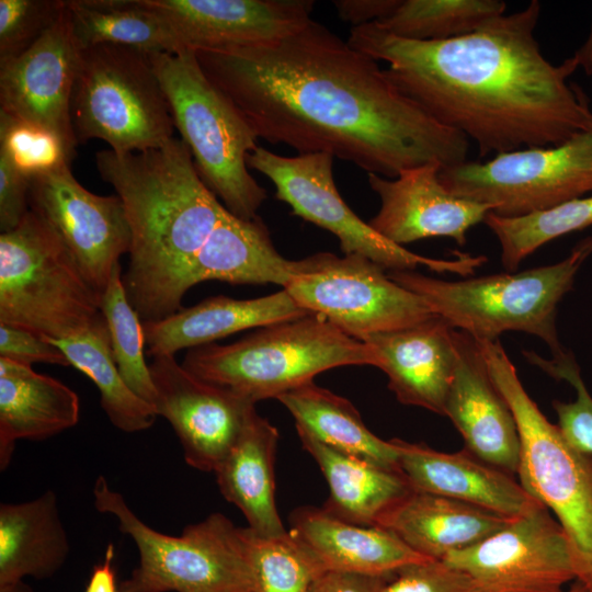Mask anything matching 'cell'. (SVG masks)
Here are the masks:
<instances>
[{"label":"cell","instance_id":"obj_7","mask_svg":"<svg viewBox=\"0 0 592 592\" xmlns=\"http://www.w3.org/2000/svg\"><path fill=\"white\" fill-rule=\"evenodd\" d=\"M477 342L517 425L519 481L556 516L569 543L576 580L592 592V456L573 447L543 414L499 340Z\"/></svg>","mask_w":592,"mask_h":592},{"label":"cell","instance_id":"obj_28","mask_svg":"<svg viewBox=\"0 0 592 592\" xmlns=\"http://www.w3.org/2000/svg\"><path fill=\"white\" fill-rule=\"evenodd\" d=\"M278 437L277 429L254 409L238 440L215 470L225 499L243 513L249 528L266 537L287 533L274 496V462Z\"/></svg>","mask_w":592,"mask_h":592},{"label":"cell","instance_id":"obj_40","mask_svg":"<svg viewBox=\"0 0 592 592\" xmlns=\"http://www.w3.org/2000/svg\"><path fill=\"white\" fill-rule=\"evenodd\" d=\"M65 0H0V66L26 52L53 25Z\"/></svg>","mask_w":592,"mask_h":592},{"label":"cell","instance_id":"obj_33","mask_svg":"<svg viewBox=\"0 0 592 592\" xmlns=\"http://www.w3.org/2000/svg\"><path fill=\"white\" fill-rule=\"evenodd\" d=\"M47 339L95 384L101 407L116 429L133 433L153 425L158 417L155 408L138 397L118 372L106 320L69 339Z\"/></svg>","mask_w":592,"mask_h":592},{"label":"cell","instance_id":"obj_39","mask_svg":"<svg viewBox=\"0 0 592 592\" xmlns=\"http://www.w3.org/2000/svg\"><path fill=\"white\" fill-rule=\"evenodd\" d=\"M530 363L536 365L557 380L569 383L576 390L570 402L555 400L557 425L565 439L577 449L592 456V396L570 352L562 351L551 358H544L533 351H523Z\"/></svg>","mask_w":592,"mask_h":592},{"label":"cell","instance_id":"obj_38","mask_svg":"<svg viewBox=\"0 0 592 592\" xmlns=\"http://www.w3.org/2000/svg\"><path fill=\"white\" fill-rule=\"evenodd\" d=\"M0 149L29 178L70 166L73 159L55 134L1 111Z\"/></svg>","mask_w":592,"mask_h":592},{"label":"cell","instance_id":"obj_10","mask_svg":"<svg viewBox=\"0 0 592 592\" xmlns=\"http://www.w3.org/2000/svg\"><path fill=\"white\" fill-rule=\"evenodd\" d=\"M70 114L78 144L101 139L118 153L162 147L175 128L149 53L118 45L80 50Z\"/></svg>","mask_w":592,"mask_h":592},{"label":"cell","instance_id":"obj_22","mask_svg":"<svg viewBox=\"0 0 592 592\" xmlns=\"http://www.w3.org/2000/svg\"><path fill=\"white\" fill-rule=\"evenodd\" d=\"M452 328L435 316L415 326L363 340L378 357V368L399 402L444 415L457 362Z\"/></svg>","mask_w":592,"mask_h":592},{"label":"cell","instance_id":"obj_3","mask_svg":"<svg viewBox=\"0 0 592 592\" xmlns=\"http://www.w3.org/2000/svg\"><path fill=\"white\" fill-rule=\"evenodd\" d=\"M95 164L130 226L126 297L141 322L162 320L182 308L192 263L226 208L181 139L139 152L101 150Z\"/></svg>","mask_w":592,"mask_h":592},{"label":"cell","instance_id":"obj_9","mask_svg":"<svg viewBox=\"0 0 592 592\" xmlns=\"http://www.w3.org/2000/svg\"><path fill=\"white\" fill-rule=\"evenodd\" d=\"M104 320L101 295L46 219L30 209L0 235V323L62 340Z\"/></svg>","mask_w":592,"mask_h":592},{"label":"cell","instance_id":"obj_43","mask_svg":"<svg viewBox=\"0 0 592 592\" xmlns=\"http://www.w3.org/2000/svg\"><path fill=\"white\" fill-rule=\"evenodd\" d=\"M31 178L19 171L0 149V230L8 232L22 221L30 210Z\"/></svg>","mask_w":592,"mask_h":592},{"label":"cell","instance_id":"obj_23","mask_svg":"<svg viewBox=\"0 0 592 592\" xmlns=\"http://www.w3.org/2000/svg\"><path fill=\"white\" fill-rule=\"evenodd\" d=\"M289 533L330 571L392 577L406 566L432 560L385 528L349 523L322 508L294 510Z\"/></svg>","mask_w":592,"mask_h":592},{"label":"cell","instance_id":"obj_44","mask_svg":"<svg viewBox=\"0 0 592 592\" xmlns=\"http://www.w3.org/2000/svg\"><path fill=\"white\" fill-rule=\"evenodd\" d=\"M390 578L326 570L307 592H382Z\"/></svg>","mask_w":592,"mask_h":592},{"label":"cell","instance_id":"obj_19","mask_svg":"<svg viewBox=\"0 0 592 592\" xmlns=\"http://www.w3.org/2000/svg\"><path fill=\"white\" fill-rule=\"evenodd\" d=\"M441 169L436 163L422 164L394 179L367 173L380 200L371 227L401 247L431 237H448L465 246L467 231L483 223L491 207L452 194L440 180Z\"/></svg>","mask_w":592,"mask_h":592},{"label":"cell","instance_id":"obj_15","mask_svg":"<svg viewBox=\"0 0 592 592\" xmlns=\"http://www.w3.org/2000/svg\"><path fill=\"white\" fill-rule=\"evenodd\" d=\"M30 209L46 219L61 237L82 273L102 295L113 267L129 252L132 231L117 195L89 192L69 164L31 178Z\"/></svg>","mask_w":592,"mask_h":592},{"label":"cell","instance_id":"obj_37","mask_svg":"<svg viewBox=\"0 0 592 592\" xmlns=\"http://www.w3.org/2000/svg\"><path fill=\"white\" fill-rule=\"evenodd\" d=\"M243 533L257 592H307L326 571L289 531L277 537L259 535L249 527Z\"/></svg>","mask_w":592,"mask_h":592},{"label":"cell","instance_id":"obj_1","mask_svg":"<svg viewBox=\"0 0 592 592\" xmlns=\"http://www.w3.org/2000/svg\"><path fill=\"white\" fill-rule=\"evenodd\" d=\"M258 138L394 179L467 161L469 139L406 95L376 60L311 20L278 41L195 52Z\"/></svg>","mask_w":592,"mask_h":592},{"label":"cell","instance_id":"obj_2","mask_svg":"<svg viewBox=\"0 0 592 592\" xmlns=\"http://www.w3.org/2000/svg\"><path fill=\"white\" fill-rule=\"evenodd\" d=\"M540 3L488 20L444 41H412L375 22L348 43L388 64V78L444 126L475 141L479 157L556 146L592 127L582 89L568 78L571 56L554 65L535 37Z\"/></svg>","mask_w":592,"mask_h":592},{"label":"cell","instance_id":"obj_5","mask_svg":"<svg viewBox=\"0 0 592 592\" xmlns=\"http://www.w3.org/2000/svg\"><path fill=\"white\" fill-rule=\"evenodd\" d=\"M592 254V236L580 240L555 264L520 273L444 281L415 271H389L400 286L421 296L452 328L476 341H496L506 331L538 337L553 355L563 350L556 329L557 306Z\"/></svg>","mask_w":592,"mask_h":592},{"label":"cell","instance_id":"obj_24","mask_svg":"<svg viewBox=\"0 0 592 592\" xmlns=\"http://www.w3.org/2000/svg\"><path fill=\"white\" fill-rule=\"evenodd\" d=\"M308 314L284 288L253 299L213 296L192 307H182L162 320L143 322L145 345L151 357L174 355L181 350L214 343L242 330L262 328Z\"/></svg>","mask_w":592,"mask_h":592},{"label":"cell","instance_id":"obj_31","mask_svg":"<svg viewBox=\"0 0 592 592\" xmlns=\"http://www.w3.org/2000/svg\"><path fill=\"white\" fill-rule=\"evenodd\" d=\"M277 400L294 417L297 431L340 452L399 470L398 451L392 440L384 441L372 433L348 399L311 382L283 394Z\"/></svg>","mask_w":592,"mask_h":592},{"label":"cell","instance_id":"obj_16","mask_svg":"<svg viewBox=\"0 0 592 592\" xmlns=\"http://www.w3.org/2000/svg\"><path fill=\"white\" fill-rule=\"evenodd\" d=\"M153 408L173 428L187 465L215 473L238 440L253 402L196 377L174 355L152 357Z\"/></svg>","mask_w":592,"mask_h":592},{"label":"cell","instance_id":"obj_48","mask_svg":"<svg viewBox=\"0 0 592 592\" xmlns=\"http://www.w3.org/2000/svg\"><path fill=\"white\" fill-rule=\"evenodd\" d=\"M0 592H35L24 580L0 583Z\"/></svg>","mask_w":592,"mask_h":592},{"label":"cell","instance_id":"obj_6","mask_svg":"<svg viewBox=\"0 0 592 592\" xmlns=\"http://www.w3.org/2000/svg\"><path fill=\"white\" fill-rule=\"evenodd\" d=\"M170 104L174 126L205 185L225 208L253 219L267 198L249 172L257 135L234 102L204 73L193 50L149 53Z\"/></svg>","mask_w":592,"mask_h":592},{"label":"cell","instance_id":"obj_30","mask_svg":"<svg viewBox=\"0 0 592 592\" xmlns=\"http://www.w3.org/2000/svg\"><path fill=\"white\" fill-rule=\"evenodd\" d=\"M70 553L53 490L21 503L0 504V583L53 577Z\"/></svg>","mask_w":592,"mask_h":592},{"label":"cell","instance_id":"obj_4","mask_svg":"<svg viewBox=\"0 0 592 592\" xmlns=\"http://www.w3.org/2000/svg\"><path fill=\"white\" fill-rule=\"evenodd\" d=\"M182 366L255 403L341 366H378L375 350L317 314L262 327L230 344L189 349Z\"/></svg>","mask_w":592,"mask_h":592},{"label":"cell","instance_id":"obj_11","mask_svg":"<svg viewBox=\"0 0 592 592\" xmlns=\"http://www.w3.org/2000/svg\"><path fill=\"white\" fill-rule=\"evenodd\" d=\"M333 156L325 152L285 157L258 146L248 155L249 168L275 186V197L292 213L333 234L344 254H362L388 271H414L424 265L437 273L474 274L487 258L455 252L453 260L431 259L398 246L363 221L343 201L333 179Z\"/></svg>","mask_w":592,"mask_h":592},{"label":"cell","instance_id":"obj_34","mask_svg":"<svg viewBox=\"0 0 592 592\" xmlns=\"http://www.w3.org/2000/svg\"><path fill=\"white\" fill-rule=\"evenodd\" d=\"M502 0H400L375 22L390 34L412 41H444L469 34L490 19L505 14Z\"/></svg>","mask_w":592,"mask_h":592},{"label":"cell","instance_id":"obj_29","mask_svg":"<svg viewBox=\"0 0 592 592\" xmlns=\"http://www.w3.org/2000/svg\"><path fill=\"white\" fill-rule=\"evenodd\" d=\"M297 433L327 480L330 496L322 509L331 515L357 525L377 526L412 491L399 470L329 447L305 432Z\"/></svg>","mask_w":592,"mask_h":592},{"label":"cell","instance_id":"obj_17","mask_svg":"<svg viewBox=\"0 0 592 592\" xmlns=\"http://www.w3.org/2000/svg\"><path fill=\"white\" fill-rule=\"evenodd\" d=\"M79 54L65 0L53 25L26 52L0 66V111L52 132L73 158L79 144L70 103Z\"/></svg>","mask_w":592,"mask_h":592},{"label":"cell","instance_id":"obj_49","mask_svg":"<svg viewBox=\"0 0 592 592\" xmlns=\"http://www.w3.org/2000/svg\"><path fill=\"white\" fill-rule=\"evenodd\" d=\"M565 592H591L590 590H588V588H585L581 582H579L578 580H576L571 587L569 588L568 591H565Z\"/></svg>","mask_w":592,"mask_h":592},{"label":"cell","instance_id":"obj_12","mask_svg":"<svg viewBox=\"0 0 592 592\" xmlns=\"http://www.w3.org/2000/svg\"><path fill=\"white\" fill-rule=\"evenodd\" d=\"M439 177L452 194L487 204L500 216L548 209L592 192V127L556 146L443 168Z\"/></svg>","mask_w":592,"mask_h":592},{"label":"cell","instance_id":"obj_20","mask_svg":"<svg viewBox=\"0 0 592 592\" xmlns=\"http://www.w3.org/2000/svg\"><path fill=\"white\" fill-rule=\"evenodd\" d=\"M454 335L457 362L444 415L460 433L465 449L514 476L521 442L512 410L492 382L477 341L457 329Z\"/></svg>","mask_w":592,"mask_h":592},{"label":"cell","instance_id":"obj_36","mask_svg":"<svg viewBox=\"0 0 592 592\" xmlns=\"http://www.w3.org/2000/svg\"><path fill=\"white\" fill-rule=\"evenodd\" d=\"M122 275L118 262L101 295V310L109 327L112 352L119 374L138 397L153 407L156 389L149 365L145 361L143 322L126 297Z\"/></svg>","mask_w":592,"mask_h":592},{"label":"cell","instance_id":"obj_47","mask_svg":"<svg viewBox=\"0 0 592 592\" xmlns=\"http://www.w3.org/2000/svg\"><path fill=\"white\" fill-rule=\"evenodd\" d=\"M573 57L579 67L583 68L588 76L592 75V25L584 43L576 50Z\"/></svg>","mask_w":592,"mask_h":592},{"label":"cell","instance_id":"obj_21","mask_svg":"<svg viewBox=\"0 0 592 592\" xmlns=\"http://www.w3.org/2000/svg\"><path fill=\"white\" fill-rule=\"evenodd\" d=\"M391 440L399 470L412 491L451 498L506 517L522 515L539 503L514 476L465 448L444 453L425 444Z\"/></svg>","mask_w":592,"mask_h":592},{"label":"cell","instance_id":"obj_41","mask_svg":"<svg viewBox=\"0 0 592 592\" xmlns=\"http://www.w3.org/2000/svg\"><path fill=\"white\" fill-rule=\"evenodd\" d=\"M382 592H475L469 577L443 560H428L403 567Z\"/></svg>","mask_w":592,"mask_h":592},{"label":"cell","instance_id":"obj_25","mask_svg":"<svg viewBox=\"0 0 592 592\" xmlns=\"http://www.w3.org/2000/svg\"><path fill=\"white\" fill-rule=\"evenodd\" d=\"M79 397L60 380L0 357V469L19 440H44L75 426Z\"/></svg>","mask_w":592,"mask_h":592},{"label":"cell","instance_id":"obj_13","mask_svg":"<svg viewBox=\"0 0 592 592\" xmlns=\"http://www.w3.org/2000/svg\"><path fill=\"white\" fill-rule=\"evenodd\" d=\"M284 289L311 314L348 335L366 338L409 328L436 315L423 298L392 281L385 269L357 254L319 252L303 259Z\"/></svg>","mask_w":592,"mask_h":592},{"label":"cell","instance_id":"obj_32","mask_svg":"<svg viewBox=\"0 0 592 592\" xmlns=\"http://www.w3.org/2000/svg\"><path fill=\"white\" fill-rule=\"evenodd\" d=\"M78 48L118 45L146 53H179L168 25L145 0H66Z\"/></svg>","mask_w":592,"mask_h":592},{"label":"cell","instance_id":"obj_18","mask_svg":"<svg viewBox=\"0 0 592 592\" xmlns=\"http://www.w3.org/2000/svg\"><path fill=\"white\" fill-rule=\"evenodd\" d=\"M180 50L220 52L272 43L304 29L311 0H145Z\"/></svg>","mask_w":592,"mask_h":592},{"label":"cell","instance_id":"obj_27","mask_svg":"<svg viewBox=\"0 0 592 592\" xmlns=\"http://www.w3.org/2000/svg\"><path fill=\"white\" fill-rule=\"evenodd\" d=\"M512 519L451 498L411 491L377 526L415 553L443 560L501 530Z\"/></svg>","mask_w":592,"mask_h":592},{"label":"cell","instance_id":"obj_45","mask_svg":"<svg viewBox=\"0 0 592 592\" xmlns=\"http://www.w3.org/2000/svg\"><path fill=\"white\" fill-rule=\"evenodd\" d=\"M400 0H334L333 7L338 16L352 24L362 26L387 18L399 4Z\"/></svg>","mask_w":592,"mask_h":592},{"label":"cell","instance_id":"obj_8","mask_svg":"<svg viewBox=\"0 0 592 592\" xmlns=\"http://www.w3.org/2000/svg\"><path fill=\"white\" fill-rule=\"evenodd\" d=\"M94 506L111 514L135 543L138 566L119 592H257L243 527L214 513L178 536L144 523L104 476L93 486Z\"/></svg>","mask_w":592,"mask_h":592},{"label":"cell","instance_id":"obj_46","mask_svg":"<svg viewBox=\"0 0 592 592\" xmlns=\"http://www.w3.org/2000/svg\"><path fill=\"white\" fill-rule=\"evenodd\" d=\"M114 546L109 544L102 562L93 568L84 592H119L113 567Z\"/></svg>","mask_w":592,"mask_h":592},{"label":"cell","instance_id":"obj_35","mask_svg":"<svg viewBox=\"0 0 592 592\" xmlns=\"http://www.w3.org/2000/svg\"><path fill=\"white\" fill-rule=\"evenodd\" d=\"M483 223L500 243L503 266L513 272L539 247L591 226L592 195L519 217H504L489 212Z\"/></svg>","mask_w":592,"mask_h":592},{"label":"cell","instance_id":"obj_42","mask_svg":"<svg viewBox=\"0 0 592 592\" xmlns=\"http://www.w3.org/2000/svg\"><path fill=\"white\" fill-rule=\"evenodd\" d=\"M0 357L27 366L35 362L70 366L65 353L46 337L4 323H0Z\"/></svg>","mask_w":592,"mask_h":592},{"label":"cell","instance_id":"obj_14","mask_svg":"<svg viewBox=\"0 0 592 592\" xmlns=\"http://www.w3.org/2000/svg\"><path fill=\"white\" fill-rule=\"evenodd\" d=\"M443 561L466 573L475 592H565L576 579L567 536L540 502Z\"/></svg>","mask_w":592,"mask_h":592},{"label":"cell","instance_id":"obj_26","mask_svg":"<svg viewBox=\"0 0 592 592\" xmlns=\"http://www.w3.org/2000/svg\"><path fill=\"white\" fill-rule=\"evenodd\" d=\"M303 265V259L287 260L277 252L259 216L247 220L226 209L192 263L187 287L216 280L284 288Z\"/></svg>","mask_w":592,"mask_h":592}]
</instances>
